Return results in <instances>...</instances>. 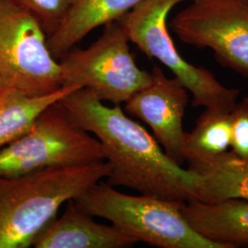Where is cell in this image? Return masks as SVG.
<instances>
[{
	"label": "cell",
	"mask_w": 248,
	"mask_h": 248,
	"mask_svg": "<svg viewBox=\"0 0 248 248\" xmlns=\"http://www.w3.org/2000/svg\"><path fill=\"white\" fill-rule=\"evenodd\" d=\"M58 103L101 143L109 166V185L169 201L192 198L198 174L170 158L155 136L126 115L120 105L107 106L85 89L73 91Z\"/></svg>",
	"instance_id": "6da1fadb"
},
{
	"label": "cell",
	"mask_w": 248,
	"mask_h": 248,
	"mask_svg": "<svg viewBox=\"0 0 248 248\" xmlns=\"http://www.w3.org/2000/svg\"><path fill=\"white\" fill-rule=\"evenodd\" d=\"M106 161L0 175V248H28L64 202L106 178Z\"/></svg>",
	"instance_id": "7a4b0ae2"
},
{
	"label": "cell",
	"mask_w": 248,
	"mask_h": 248,
	"mask_svg": "<svg viewBox=\"0 0 248 248\" xmlns=\"http://www.w3.org/2000/svg\"><path fill=\"white\" fill-rule=\"evenodd\" d=\"M75 202L86 213L111 222L137 243L160 248H224L191 228L181 213L184 202L124 194L100 181Z\"/></svg>",
	"instance_id": "3957f363"
},
{
	"label": "cell",
	"mask_w": 248,
	"mask_h": 248,
	"mask_svg": "<svg viewBox=\"0 0 248 248\" xmlns=\"http://www.w3.org/2000/svg\"><path fill=\"white\" fill-rule=\"evenodd\" d=\"M102 161L105 158L100 142L56 102L47 107L27 132L0 149V175L17 176Z\"/></svg>",
	"instance_id": "277c9868"
},
{
	"label": "cell",
	"mask_w": 248,
	"mask_h": 248,
	"mask_svg": "<svg viewBox=\"0 0 248 248\" xmlns=\"http://www.w3.org/2000/svg\"><path fill=\"white\" fill-rule=\"evenodd\" d=\"M191 0H141L117 21L129 41L150 59H157L193 95V106L231 111L239 96V89H228L212 72L186 62L177 52L169 34L167 20L178 3Z\"/></svg>",
	"instance_id": "5b68a950"
},
{
	"label": "cell",
	"mask_w": 248,
	"mask_h": 248,
	"mask_svg": "<svg viewBox=\"0 0 248 248\" xmlns=\"http://www.w3.org/2000/svg\"><path fill=\"white\" fill-rule=\"evenodd\" d=\"M129 43L118 21L108 23L87 49L70 50L59 58L62 86L87 89L102 102L125 103L152 78L136 64Z\"/></svg>",
	"instance_id": "8992f818"
},
{
	"label": "cell",
	"mask_w": 248,
	"mask_h": 248,
	"mask_svg": "<svg viewBox=\"0 0 248 248\" xmlns=\"http://www.w3.org/2000/svg\"><path fill=\"white\" fill-rule=\"evenodd\" d=\"M0 77L7 88L29 97L62 87L60 64L48 48L44 28L15 0H0Z\"/></svg>",
	"instance_id": "52a82bcc"
},
{
	"label": "cell",
	"mask_w": 248,
	"mask_h": 248,
	"mask_svg": "<svg viewBox=\"0 0 248 248\" xmlns=\"http://www.w3.org/2000/svg\"><path fill=\"white\" fill-rule=\"evenodd\" d=\"M170 27L182 43L210 48L223 66L248 76V0H191Z\"/></svg>",
	"instance_id": "ba28073f"
},
{
	"label": "cell",
	"mask_w": 248,
	"mask_h": 248,
	"mask_svg": "<svg viewBox=\"0 0 248 248\" xmlns=\"http://www.w3.org/2000/svg\"><path fill=\"white\" fill-rule=\"evenodd\" d=\"M151 76L150 83L125 102V110L147 124L166 154L181 165L188 90L176 77L168 78L158 66L153 68Z\"/></svg>",
	"instance_id": "9c48e42d"
},
{
	"label": "cell",
	"mask_w": 248,
	"mask_h": 248,
	"mask_svg": "<svg viewBox=\"0 0 248 248\" xmlns=\"http://www.w3.org/2000/svg\"><path fill=\"white\" fill-rule=\"evenodd\" d=\"M62 216L54 217L32 242L35 248H125L137 241L117 226L98 223L75 200L66 202Z\"/></svg>",
	"instance_id": "30bf717a"
},
{
	"label": "cell",
	"mask_w": 248,
	"mask_h": 248,
	"mask_svg": "<svg viewBox=\"0 0 248 248\" xmlns=\"http://www.w3.org/2000/svg\"><path fill=\"white\" fill-rule=\"evenodd\" d=\"M181 213L196 232L224 248L248 245V201L206 203L189 199L182 204Z\"/></svg>",
	"instance_id": "8fae6325"
},
{
	"label": "cell",
	"mask_w": 248,
	"mask_h": 248,
	"mask_svg": "<svg viewBox=\"0 0 248 248\" xmlns=\"http://www.w3.org/2000/svg\"><path fill=\"white\" fill-rule=\"evenodd\" d=\"M141 0H69L67 12L47 45L57 60L99 26L117 21Z\"/></svg>",
	"instance_id": "7c38bea8"
},
{
	"label": "cell",
	"mask_w": 248,
	"mask_h": 248,
	"mask_svg": "<svg viewBox=\"0 0 248 248\" xmlns=\"http://www.w3.org/2000/svg\"><path fill=\"white\" fill-rule=\"evenodd\" d=\"M231 147V111L206 108L195 127L185 133L182 156L196 172L221 158Z\"/></svg>",
	"instance_id": "4fadbf2b"
},
{
	"label": "cell",
	"mask_w": 248,
	"mask_h": 248,
	"mask_svg": "<svg viewBox=\"0 0 248 248\" xmlns=\"http://www.w3.org/2000/svg\"><path fill=\"white\" fill-rule=\"evenodd\" d=\"M195 173L198 178L191 199L206 203L230 199L248 201V160L240 159L231 151Z\"/></svg>",
	"instance_id": "5bb4252c"
},
{
	"label": "cell",
	"mask_w": 248,
	"mask_h": 248,
	"mask_svg": "<svg viewBox=\"0 0 248 248\" xmlns=\"http://www.w3.org/2000/svg\"><path fill=\"white\" fill-rule=\"evenodd\" d=\"M79 89L62 86L48 95L29 97L17 89L6 88L0 96V149L27 132L47 107Z\"/></svg>",
	"instance_id": "9a60e30c"
},
{
	"label": "cell",
	"mask_w": 248,
	"mask_h": 248,
	"mask_svg": "<svg viewBox=\"0 0 248 248\" xmlns=\"http://www.w3.org/2000/svg\"><path fill=\"white\" fill-rule=\"evenodd\" d=\"M39 20L46 34L54 32L64 18L69 0H15Z\"/></svg>",
	"instance_id": "2e32d148"
},
{
	"label": "cell",
	"mask_w": 248,
	"mask_h": 248,
	"mask_svg": "<svg viewBox=\"0 0 248 248\" xmlns=\"http://www.w3.org/2000/svg\"><path fill=\"white\" fill-rule=\"evenodd\" d=\"M231 148L235 156L248 160V96L231 111Z\"/></svg>",
	"instance_id": "e0dca14e"
},
{
	"label": "cell",
	"mask_w": 248,
	"mask_h": 248,
	"mask_svg": "<svg viewBox=\"0 0 248 248\" xmlns=\"http://www.w3.org/2000/svg\"><path fill=\"white\" fill-rule=\"evenodd\" d=\"M6 85H5V83L3 82V79H2V78L0 77V96L2 95V93H3V91L6 89Z\"/></svg>",
	"instance_id": "ac0fdd59"
}]
</instances>
